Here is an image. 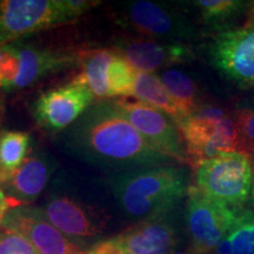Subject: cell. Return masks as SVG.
Returning <instances> with one entry per match:
<instances>
[{
  "mask_svg": "<svg viewBox=\"0 0 254 254\" xmlns=\"http://www.w3.org/2000/svg\"><path fill=\"white\" fill-rule=\"evenodd\" d=\"M57 142L69 157L111 174L136 168L176 165L142 138L112 100H103L88 109Z\"/></svg>",
  "mask_w": 254,
  "mask_h": 254,
  "instance_id": "cell-1",
  "label": "cell"
},
{
  "mask_svg": "<svg viewBox=\"0 0 254 254\" xmlns=\"http://www.w3.org/2000/svg\"><path fill=\"white\" fill-rule=\"evenodd\" d=\"M109 185L124 213L139 221L167 215L190 190L186 168L177 165L111 174Z\"/></svg>",
  "mask_w": 254,
  "mask_h": 254,
  "instance_id": "cell-2",
  "label": "cell"
},
{
  "mask_svg": "<svg viewBox=\"0 0 254 254\" xmlns=\"http://www.w3.org/2000/svg\"><path fill=\"white\" fill-rule=\"evenodd\" d=\"M99 4L93 0H0V46L75 20Z\"/></svg>",
  "mask_w": 254,
  "mask_h": 254,
  "instance_id": "cell-3",
  "label": "cell"
},
{
  "mask_svg": "<svg viewBox=\"0 0 254 254\" xmlns=\"http://www.w3.org/2000/svg\"><path fill=\"white\" fill-rule=\"evenodd\" d=\"M177 125L185 142L190 164L194 167L222 153L238 151L236 120L220 106L201 105L177 122Z\"/></svg>",
  "mask_w": 254,
  "mask_h": 254,
  "instance_id": "cell-4",
  "label": "cell"
},
{
  "mask_svg": "<svg viewBox=\"0 0 254 254\" xmlns=\"http://www.w3.org/2000/svg\"><path fill=\"white\" fill-rule=\"evenodd\" d=\"M253 165L250 155L232 151L195 166L196 187L209 198L234 209H244L250 199Z\"/></svg>",
  "mask_w": 254,
  "mask_h": 254,
  "instance_id": "cell-5",
  "label": "cell"
},
{
  "mask_svg": "<svg viewBox=\"0 0 254 254\" xmlns=\"http://www.w3.org/2000/svg\"><path fill=\"white\" fill-rule=\"evenodd\" d=\"M43 212L52 225L69 239L94 238L106 230L109 215L103 208L72 193L66 174L53 182Z\"/></svg>",
  "mask_w": 254,
  "mask_h": 254,
  "instance_id": "cell-6",
  "label": "cell"
},
{
  "mask_svg": "<svg viewBox=\"0 0 254 254\" xmlns=\"http://www.w3.org/2000/svg\"><path fill=\"white\" fill-rule=\"evenodd\" d=\"M186 222L193 252L209 254L230 237L247 211L234 209L209 198L196 186L187 193Z\"/></svg>",
  "mask_w": 254,
  "mask_h": 254,
  "instance_id": "cell-7",
  "label": "cell"
},
{
  "mask_svg": "<svg viewBox=\"0 0 254 254\" xmlns=\"http://www.w3.org/2000/svg\"><path fill=\"white\" fill-rule=\"evenodd\" d=\"M117 17L123 26L165 43L186 44L199 37V31L185 15L161 2L147 0L125 2L119 6Z\"/></svg>",
  "mask_w": 254,
  "mask_h": 254,
  "instance_id": "cell-8",
  "label": "cell"
},
{
  "mask_svg": "<svg viewBox=\"0 0 254 254\" xmlns=\"http://www.w3.org/2000/svg\"><path fill=\"white\" fill-rule=\"evenodd\" d=\"M112 101L151 147L177 163L190 164L185 142L172 117L139 100L122 98Z\"/></svg>",
  "mask_w": 254,
  "mask_h": 254,
  "instance_id": "cell-9",
  "label": "cell"
},
{
  "mask_svg": "<svg viewBox=\"0 0 254 254\" xmlns=\"http://www.w3.org/2000/svg\"><path fill=\"white\" fill-rule=\"evenodd\" d=\"M177 243V230L167 214L138 221L94 244L85 254H171Z\"/></svg>",
  "mask_w": 254,
  "mask_h": 254,
  "instance_id": "cell-10",
  "label": "cell"
},
{
  "mask_svg": "<svg viewBox=\"0 0 254 254\" xmlns=\"http://www.w3.org/2000/svg\"><path fill=\"white\" fill-rule=\"evenodd\" d=\"M208 58L225 80L241 90L254 87V30L240 27L217 34Z\"/></svg>",
  "mask_w": 254,
  "mask_h": 254,
  "instance_id": "cell-11",
  "label": "cell"
},
{
  "mask_svg": "<svg viewBox=\"0 0 254 254\" xmlns=\"http://www.w3.org/2000/svg\"><path fill=\"white\" fill-rule=\"evenodd\" d=\"M94 98L87 85L74 78L68 84L44 92L34 103V118L44 129L59 134L90 109Z\"/></svg>",
  "mask_w": 254,
  "mask_h": 254,
  "instance_id": "cell-12",
  "label": "cell"
},
{
  "mask_svg": "<svg viewBox=\"0 0 254 254\" xmlns=\"http://www.w3.org/2000/svg\"><path fill=\"white\" fill-rule=\"evenodd\" d=\"M0 226L24 236L38 254H85L67 236L51 224L41 208L20 206L12 209Z\"/></svg>",
  "mask_w": 254,
  "mask_h": 254,
  "instance_id": "cell-13",
  "label": "cell"
},
{
  "mask_svg": "<svg viewBox=\"0 0 254 254\" xmlns=\"http://www.w3.org/2000/svg\"><path fill=\"white\" fill-rule=\"evenodd\" d=\"M117 52L136 71L153 73L193 58L187 44L159 43L152 40H128L117 44Z\"/></svg>",
  "mask_w": 254,
  "mask_h": 254,
  "instance_id": "cell-14",
  "label": "cell"
},
{
  "mask_svg": "<svg viewBox=\"0 0 254 254\" xmlns=\"http://www.w3.org/2000/svg\"><path fill=\"white\" fill-rule=\"evenodd\" d=\"M56 168L55 158L46 151H31L24 164L2 186L20 204H31L45 190Z\"/></svg>",
  "mask_w": 254,
  "mask_h": 254,
  "instance_id": "cell-15",
  "label": "cell"
},
{
  "mask_svg": "<svg viewBox=\"0 0 254 254\" xmlns=\"http://www.w3.org/2000/svg\"><path fill=\"white\" fill-rule=\"evenodd\" d=\"M19 72L12 90L31 86L43 77L63 71L80 62V55L64 51L19 46Z\"/></svg>",
  "mask_w": 254,
  "mask_h": 254,
  "instance_id": "cell-16",
  "label": "cell"
},
{
  "mask_svg": "<svg viewBox=\"0 0 254 254\" xmlns=\"http://www.w3.org/2000/svg\"><path fill=\"white\" fill-rule=\"evenodd\" d=\"M190 4L198 9L201 23L217 34L233 30L234 23L250 7V1L244 0H196Z\"/></svg>",
  "mask_w": 254,
  "mask_h": 254,
  "instance_id": "cell-17",
  "label": "cell"
},
{
  "mask_svg": "<svg viewBox=\"0 0 254 254\" xmlns=\"http://www.w3.org/2000/svg\"><path fill=\"white\" fill-rule=\"evenodd\" d=\"M114 53L109 50H97L80 55L81 72L75 78L86 84L94 97L99 99L110 98L109 68Z\"/></svg>",
  "mask_w": 254,
  "mask_h": 254,
  "instance_id": "cell-18",
  "label": "cell"
},
{
  "mask_svg": "<svg viewBox=\"0 0 254 254\" xmlns=\"http://www.w3.org/2000/svg\"><path fill=\"white\" fill-rule=\"evenodd\" d=\"M132 97L167 113L168 116L172 117L176 123L183 119V112L178 107L171 94L168 93L160 78L153 73L136 72Z\"/></svg>",
  "mask_w": 254,
  "mask_h": 254,
  "instance_id": "cell-19",
  "label": "cell"
},
{
  "mask_svg": "<svg viewBox=\"0 0 254 254\" xmlns=\"http://www.w3.org/2000/svg\"><path fill=\"white\" fill-rule=\"evenodd\" d=\"M31 153V135L23 131L0 132V184L19 170Z\"/></svg>",
  "mask_w": 254,
  "mask_h": 254,
  "instance_id": "cell-20",
  "label": "cell"
},
{
  "mask_svg": "<svg viewBox=\"0 0 254 254\" xmlns=\"http://www.w3.org/2000/svg\"><path fill=\"white\" fill-rule=\"evenodd\" d=\"M159 78L176 101L184 117L189 116L202 105L196 82L187 73L179 69H165Z\"/></svg>",
  "mask_w": 254,
  "mask_h": 254,
  "instance_id": "cell-21",
  "label": "cell"
},
{
  "mask_svg": "<svg viewBox=\"0 0 254 254\" xmlns=\"http://www.w3.org/2000/svg\"><path fill=\"white\" fill-rule=\"evenodd\" d=\"M136 69L118 52L114 53L109 68L110 98L132 97Z\"/></svg>",
  "mask_w": 254,
  "mask_h": 254,
  "instance_id": "cell-22",
  "label": "cell"
},
{
  "mask_svg": "<svg viewBox=\"0 0 254 254\" xmlns=\"http://www.w3.org/2000/svg\"><path fill=\"white\" fill-rule=\"evenodd\" d=\"M238 129V151L254 155V103L241 104L233 113Z\"/></svg>",
  "mask_w": 254,
  "mask_h": 254,
  "instance_id": "cell-23",
  "label": "cell"
},
{
  "mask_svg": "<svg viewBox=\"0 0 254 254\" xmlns=\"http://www.w3.org/2000/svg\"><path fill=\"white\" fill-rule=\"evenodd\" d=\"M228 240L232 254H254V213L246 212Z\"/></svg>",
  "mask_w": 254,
  "mask_h": 254,
  "instance_id": "cell-24",
  "label": "cell"
},
{
  "mask_svg": "<svg viewBox=\"0 0 254 254\" xmlns=\"http://www.w3.org/2000/svg\"><path fill=\"white\" fill-rule=\"evenodd\" d=\"M19 72L18 45L0 46V88L12 90Z\"/></svg>",
  "mask_w": 254,
  "mask_h": 254,
  "instance_id": "cell-25",
  "label": "cell"
},
{
  "mask_svg": "<svg viewBox=\"0 0 254 254\" xmlns=\"http://www.w3.org/2000/svg\"><path fill=\"white\" fill-rule=\"evenodd\" d=\"M0 254H38V252L20 233L0 226Z\"/></svg>",
  "mask_w": 254,
  "mask_h": 254,
  "instance_id": "cell-26",
  "label": "cell"
},
{
  "mask_svg": "<svg viewBox=\"0 0 254 254\" xmlns=\"http://www.w3.org/2000/svg\"><path fill=\"white\" fill-rule=\"evenodd\" d=\"M24 206L23 204L15 200L12 196L6 194L5 190L0 187V225L2 224V221L5 220V218L7 217V214L12 209Z\"/></svg>",
  "mask_w": 254,
  "mask_h": 254,
  "instance_id": "cell-27",
  "label": "cell"
},
{
  "mask_svg": "<svg viewBox=\"0 0 254 254\" xmlns=\"http://www.w3.org/2000/svg\"><path fill=\"white\" fill-rule=\"evenodd\" d=\"M244 28H251V30H254V1H250V7L246 13Z\"/></svg>",
  "mask_w": 254,
  "mask_h": 254,
  "instance_id": "cell-28",
  "label": "cell"
},
{
  "mask_svg": "<svg viewBox=\"0 0 254 254\" xmlns=\"http://www.w3.org/2000/svg\"><path fill=\"white\" fill-rule=\"evenodd\" d=\"M209 254H232V249H231V244L230 240L225 239L220 245L218 246L217 250H214L213 252H211Z\"/></svg>",
  "mask_w": 254,
  "mask_h": 254,
  "instance_id": "cell-29",
  "label": "cell"
},
{
  "mask_svg": "<svg viewBox=\"0 0 254 254\" xmlns=\"http://www.w3.org/2000/svg\"><path fill=\"white\" fill-rule=\"evenodd\" d=\"M250 201L251 205L254 209V165H253V180H252V190H251V195H250Z\"/></svg>",
  "mask_w": 254,
  "mask_h": 254,
  "instance_id": "cell-30",
  "label": "cell"
},
{
  "mask_svg": "<svg viewBox=\"0 0 254 254\" xmlns=\"http://www.w3.org/2000/svg\"><path fill=\"white\" fill-rule=\"evenodd\" d=\"M185 254H200V253H196V252H193V251H190V252H187Z\"/></svg>",
  "mask_w": 254,
  "mask_h": 254,
  "instance_id": "cell-31",
  "label": "cell"
}]
</instances>
